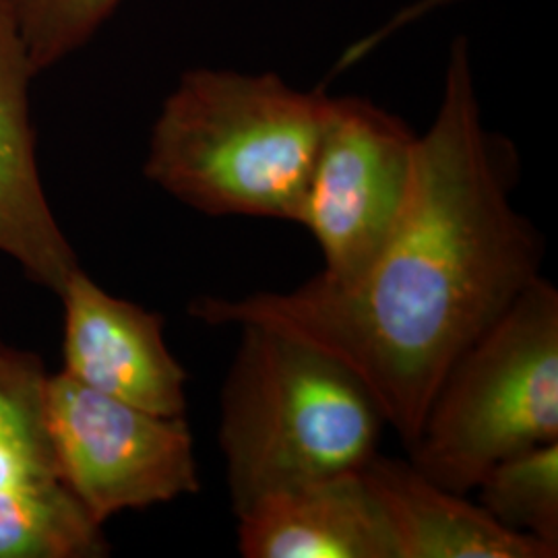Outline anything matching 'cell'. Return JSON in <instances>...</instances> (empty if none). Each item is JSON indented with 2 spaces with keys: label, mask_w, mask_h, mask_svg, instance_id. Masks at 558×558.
I'll return each instance as SVG.
<instances>
[{
  "label": "cell",
  "mask_w": 558,
  "mask_h": 558,
  "mask_svg": "<svg viewBox=\"0 0 558 558\" xmlns=\"http://www.w3.org/2000/svg\"><path fill=\"white\" fill-rule=\"evenodd\" d=\"M34 75L20 25L0 0V253L60 294L80 265L41 189L27 96Z\"/></svg>",
  "instance_id": "ba28073f"
},
{
  "label": "cell",
  "mask_w": 558,
  "mask_h": 558,
  "mask_svg": "<svg viewBox=\"0 0 558 558\" xmlns=\"http://www.w3.org/2000/svg\"><path fill=\"white\" fill-rule=\"evenodd\" d=\"M474 493L505 527L558 550V440L500 459Z\"/></svg>",
  "instance_id": "7c38bea8"
},
{
  "label": "cell",
  "mask_w": 558,
  "mask_h": 558,
  "mask_svg": "<svg viewBox=\"0 0 558 558\" xmlns=\"http://www.w3.org/2000/svg\"><path fill=\"white\" fill-rule=\"evenodd\" d=\"M236 519L246 558H398L362 468L260 500Z\"/></svg>",
  "instance_id": "9c48e42d"
},
{
  "label": "cell",
  "mask_w": 558,
  "mask_h": 558,
  "mask_svg": "<svg viewBox=\"0 0 558 558\" xmlns=\"http://www.w3.org/2000/svg\"><path fill=\"white\" fill-rule=\"evenodd\" d=\"M46 377L36 354L0 339V422L44 424L41 396Z\"/></svg>",
  "instance_id": "5bb4252c"
},
{
  "label": "cell",
  "mask_w": 558,
  "mask_h": 558,
  "mask_svg": "<svg viewBox=\"0 0 558 558\" xmlns=\"http://www.w3.org/2000/svg\"><path fill=\"white\" fill-rule=\"evenodd\" d=\"M220 393L221 451L234 515L379 453V405L341 362L244 325Z\"/></svg>",
  "instance_id": "3957f363"
},
{
  "label": "cell",
  "mask_w": 558,
  "mask_h": 558,
  "mask_svg": "<svg viewBox=\"0 0 558 558\" xmlns=\"http://www.w3.org/2000/svg\"><path fill=\"white\" fill-rule=\"evenodd\" d=\"M362 474L389 519L398 558H555L557 548L505 527L480 502L442 488L412 461L373 456Z\"/></svg>",
  "instance_id": "8fae6325"
},
{
  "label": "cell",
  "mask_w": 558,
  "mask_h": 558,
  "mask_svg": "<svg viewBox=\"0 0 558 558\" xmlns=\"http://www.w3.org/2000/svg\"><path fill=\"white\" fill-rule=\"evenodd\" d=\"M34 71L54 66L89 40L120 0H7Z\"/></svg>",
  "instance_id": "4fadbf2b"
},
{
  "label": "cell",
  "mask_w": 558,
  "mask_h": 558,
  "mask_svg": "<svg viewBox=\"0 0 558 558\" xmlns=\"http://www.w3.org/2000/svg\"><path fill=\"white\" fill-rule=\"evenodd\" d=\"M418 135L364 98H329L300 211L317 240V278L348 286L379 255L408 195Z\"/></svg>",
  "instance_id": "8992f818"
},
{
  "label": "cell",
  "mask_w": 558,
  "mask_h": 558,
  "mask_svg": "<svg viewBox=\"0 0 558 558\" xmlns=\"http://www.w3.org/2000/svg\"><path fill=\"white\" fill-rule=\"evenodd\" d=\"M558 440V290L534 279L474 339L430 399L412 465L459 495L500 459Z\"/></svg>",
  "instance_id": "277c9868"
},
{
  "label": "cell",
  "mask_w": 558,
  "mask_h": 558,
  "mask_svg": "<svg viewBox=\"0 0 558 558\" xmlns=\"http://www.w3.org/2000/svg\"><path fill=\"white\" fill-rule=\"evenodd\" d=\"M459 0H416L412 4H408L405 9H401L398 15L393 20L387 21L380 29L364 36L362 40L352 44L339 59L336 71H343V69H350L352 64H356L359 60L368 57L373 50H377L383 41L387 38H391L393 34H398L401 27L410 25V23H416V21L424 20L428 13L433 11H439L442 7H449V4H456Z\"/></svg>",
  "instance_id": "9a60e30c"
},
{
  "label": "cell",
  "mask_w": 558,
  "mask_h": 558,
  "mask_svg": "<svg viewBox=\"0 0 558 558\" xmlns=\"http://www.w3.org/2000/svg\"><path fill=\"white\" fill-rule=\"evenodd\" d=\"M325 106L274 73L193 69L161 106L145 174L205 216L299 223Z\"/></svg>",
  "instance_id": "7a4b0ae2"
},
{
  "label": "cell",
  "mask_w": 558,
  "mask_h": 558,
  "mask_svg": "<svg viewBox=\"0 0 558 558\" xmlns=\"http://www.w3.org/2000/svg\"><path fill=\"white\" fill-rule=\"evenodd\" d=\"M518 161L480 114L470 46L458 38L439 112L416 141L398 221L356 281L201 299L211 325H257L341 362L410 449L459 354L539 276L544 242L511 203Z\"/></svg>",
  "instance_id": "6da1fadb"
},
{
  "label": "cell",
  "mask_w": 558,
  "mask_h": 558,
  "mask_svg": "<svg viewBox=\"0 0 558 558\" xmlns=\"http://www.w3.org/2000/svg\"><path fill=\"white\" fill-rule=\"evenodd\" d=\"M64 373L108 398L184 416L189 375L163 339V319L117 299L75 269L60 290Z\"/></svg>",
  "instance_id": "52a82bcc"
},
{
  "label": "cell",
  "mask_w": 558,
  "mask_h": 558,
  "mask_svg": "<svg viewBox=\"0 0 558 558\" xmlns=\"http://www.w3.org/2000/svg\"><path fill=\"white\" fill-rule=\"evenodd\" d=\"M44 430L60 476L98 523L199 493L193 435L184 416H160L48 375Z\"/></svg>",
  "instance_id": "5b68a950"
},
{
  "label": "cell",
  "mask_w": 558,
  "mask_h": 558,
  "mask_svg": "<svg viewBox=\"0 0 558 558\" xmlns=\"http://www.w3.org/2000/svg\"><path fill=\"white\" fill-rule=\"evenodd\" d=\"M106 555L101 523L60 476L44 424L0 422V558Z\"/></svg>",
  "instance_id": "30bf717a"
}]
</instances>
